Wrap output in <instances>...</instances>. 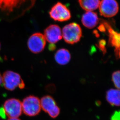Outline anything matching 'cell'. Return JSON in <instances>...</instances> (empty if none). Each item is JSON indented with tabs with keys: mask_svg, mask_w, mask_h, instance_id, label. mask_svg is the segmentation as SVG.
Wrapping results in <instances>:
<instances>
[{
	"mask_svg": "<svg viewBox=\"0 0 120 120\" xmlns=\"http://www.w3.org/2000/svg\"><path fill=\"white\" fill-rule=\"evenodd\" d=\"M36 0H0V21H12L24 15Z\"/></svg>",
	"mask_w": 120,
	"mask_h": 120,
	"instance_id": "cell-1",
	"label": "cell"
},
{
	"mask_svg": "<svg viewBox=\"0 0 120 120\" xmlns=\"http://www.w3.org/2000/svg\"><path fill=\"white\" fill-rule=\"evenodd\" d=\"M2 83L6 90L13 91L16 87L25 88V85L19 74L12 71H5L2 76Z\"/></svg>",
	"mask_w": 120,
	"mask_h": 120,
	"instance_id": "cell-2",
	"label": "cell"
},
{
	"mask_svg": "<svg viewBox=\"0 0 120 120\" xmlns=\"http://www.w3.org/2000/svg\"><path fill=\"white\" fill-rule=\"evenodd\" d=\"M82 35L81 28L76 23H71L63 28L62 36L65 42L69 44H74L79 41Z\"/></svg>",
	"mask_w": 120,
	"mask_h": 120,
	"instance_id": "cell-3",
	"label": "cell"
},
{
	"mask_svg": "<svg viewBox=\"0 0 120 120\" xmlns=\"http://www.w3.org/2000/svg\"><path fill=\"white\" fill-rule=\"evenodd\" d=\"M22 111L30 117L39 114L41 111V101L37 96L30 95L25 98L22 103Z\"/></svg>",
	"mask_w": 120,
	"mask_h": 120,
	"instance_id": "cell-4",
	"label": "cell"
},
{
	"mask_svg": "<svg viewBox=\"0 0 120 120\" xmlns=\"http://www.w3.org/2000/svg\"><path fill=\"white\" fill-rule=\"evenodd\" d=\"M46 39L44 35L41 33H35L30 37L27 45L30 51L33 53L38 54L44 49Z\"/></svg>",
	"mask_w": 120,
	"mask_h": 120,
	"instance_id": "cell-5",
	"label": "cell"
},
{
	"mask_svg": "<svg viewBox=\"0 0 120 120\" xmlns=\"http://www.w3.org/2000/svg\"><path fill=\"white\" fill-rule=\"evenodd\" d=\"M3 108L6 116L9 118H18L22 112V102L16 99L7 100L4 103Z\"/></svg>",
	"mask_w": 120,
	"mask_h": 120,
	"instance_id": "cell-6",
	"label": "cell"
},
{
	"mask_svg": "<svg viewBox=\"0 0 120 120\" xmlns=\"http://www.w3.org/2000/svg\"><path fill=\"white\" fill-rule=\"evenodd\" d=\"M49 15L54 20L59 22L68 20L71 17L69 9L65 5L59 2L52 8L49 12Z\"/></svg>",
	"mask_w": 120,
	"mask_h": 120,
	"instance_id": "cell-7",
	"label": "cell"
},
{
	"mask_svg": "<svg viewBox=\"0 0 120 120\" xmlns=\"http://www.w3.org/2000/svg\"><path fill=\"white\" fill-rule=\"evenodd\" d=\"M99 7L101 15L106 18L113 17L119 11V5L116 0H102Z\"/></svg>",
	"mask_w": 120,
	"mask_h": 120,
	"instance_id": "cell-8",
	"label": "cell"
},
{
	"mask_svg": "<svg viewBox=\"0 0 120 120\" xmlns=\"http://www.w3.org/2000/svg\"><path fill=\"white\" fill-rule=\"evenodd\" d=\"M102 23L104 25L109 36V44L115 48V53L117 59L120 58V34L115 31L110 24L103 21Z\"/></svg>",
	"mask_w": 120,
	"mask_h": 120,
	"instance_id": "cell-9",
	"label": "cell"
},
{
	"mask_svg": "<svg viewBox=\"0 0 120 120\" xmlns=\"http://www.w3.org/2000/svg\"><path fill=\"white\" fill-rule=\"evenodd\" d=\"M45 39L49 43L54 44L62 39V32L60 27L56 25H52L48 26L44 32Z\"/></svg>",
	"mask_w": 120,
	"mask_h": 120,
	"instance_id": "cell-10",
	"label": "cell"
},
{
	"mask_svg": "<svg viewBox=\"0 0 120 120\" xmlns=\"http://www.w3.org/2000/svg\"><path fill=\"white\" fill-rule=\"evenodd\" d=\"M81 21L82 23L85 27L91 29L97 25L99 19L96 13L92 11H87L83 15Z\"/></svg>",
	"mask_w": 120,
	"mask_h": 120,
	"instance_id": "cell-11",
	"label": "cell"
},
{
	"mask_svg": "<svg viewBox=\"0 0 120 120\" xmlns=\"http://www.w3.org/2000/svg\"><path fill=\"white\" fill-rule=\"evenodd\" d=\"M40 101L41 107L43 111L48 114L58 106L54 99L50 95L44 96L41 98Z\"/></svg>",
	"mask_w": 120,
	"mask_h": 120,
	"instance_id": "cell-12",
	"label": "cell"
},
{
	"mask_svg": "<svg viewBox=\"0 0 120 120\" xmlns=\"http://www.w3.org/2000/svg\"><path fill=\"white\" fill-rule=\"evenodd\" d=\"M120 90L111 89L107 91L106 98L111 105L119 107L120 106Z\"/></svg>",
	"mask_w": 120,
	"mask_h": 120,
	"instance_id": "cell-13",
	"label": "cell"
},
{
	"mask_svg": "<svg viewBox=\"0 0 120 120\" xmlns=\"http://www.w3.org/2000/svg\"><path fill=\"white\" fill-rule=\"evenodd\" d=\"M70 59V53L66 49H60L55 54V60L59 65H66L69 63Z\"/></svg>",
	"mask_w": 120,
	"mask_h": 120,
	"instance_id": "cell-14",
	"label": "cell"
},
{
	"mask_svg": "<svg viewBox=\"0 0 120 120\" xmlns=\"http://www.w3.org/2000/svg\"><path fill=\"white\" fill-rule=\"evenodd\" d=\"M80 5L84 10L92 11L99 7L100 0H79Z\"/></svg>",
	"mask_w": 120,
	"mask_h": 120,
	"instance_id": "cell-15",
	"label": "cell"
},
{
	"mask_svg": "<svg viewBox=\"0 0 120 120\" xmlns=\"http://www.w3.org/2000/svg\"><path fill=\"white\" fill-rule=\"evenodd\" d=\"M112 80L114 86L118 90L120 89V71L117 70L113 73Z\"/></svg>",
	"mask_w": 120,
	"mask_h": 120,
	"instance_id": "cell-16",
	"label": "cell"
},
{
	"mask_svg": "<svg viewBox=\"0 0 120 120\" xmlns=\"http://www.w3.org/2000/svg\"><path fill=\"white\" fill-rule=\"evenodd\" d=\"M106 44V41L104 40H101L99 41L98 44V46L101 49V51L103 52V54H105L106 52V49L105 48V45Z\"/></svg>",
	"mask_w": 120,
	"mask_h": 120,
	"instance_id": "cell-17",
	"label": "cell"
},
{
	"mask_svg": "<svg viewBox=\"0 0 120 120\" xmlns=\"http://www.w3.org/2000/svg\"><path fill=\"white\" fill-rule=\"evenodd\" d=\"M120 111H116L111 116L110 120H120Z\"/></svg>",
	"mask_w": 120,
	"mask_h": 120,
	"instance_id": "cell-18",
	"label": "cell"
},
{
	"mask_svg": "<svg viewBox=\"0 0 120 120\" xmlns=\"http://www.w3.org/2000/svg\"><path fill=\"white\" fill-rule=\"evenodd\" d=\"M6 113L3 107L0 108V117L2 119H5L6 117Z\"/></svg>",
	"mask_w": 120,
	"mask_h": 120,
	"instance_id": "cell-19",
	"label": "cell"
},
{
	"mask_svg": "<svg viewBox=\"0 0 120 120\" xmlns=\"http://www.w3.org/2000/svg\"><path fill=\"white\" fill-rule=\"evenodd\" d=\"M7 120H21L20 119L18 118H9Z\"/></svg>",
	"mask_w": 120,
	"mask_h": 120,
	"instance_id": "cell-20",
	"label": "cell"
},
{
	"mask_svg": "<svg viewBox=\"0 0 120 120\" xmlns=\"http://www.w3.org/2000/svg\"><path fill=\"white\" fill-rule=\"evenodd\" d=\"M2 83V76L1 75V74L0 73V86Z\"/></svg>",
	"mask_w": 120,
	"mask_h": 120,
	"instance_id": "cell-21",
	"label": "cell"
},
{
	"mask_svg": "<svg viewBox=\"0 0 120 120\" xmlns=\"http://www.w3.org/2000/svg\"></svg>",
	"mask_w": 120,
	"mask_h": 120,
	"instance_id": "cell-22",
	"label": "cell"
}]
</instances>
